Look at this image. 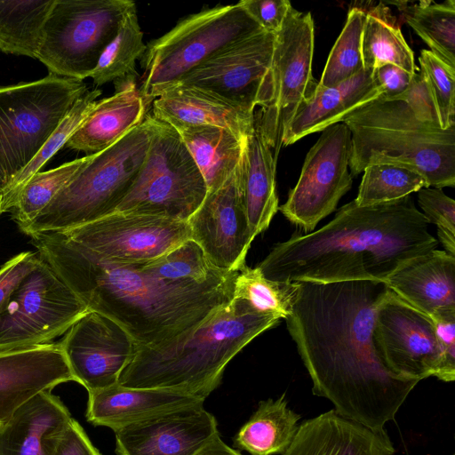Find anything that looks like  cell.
<instances>
[{
  "label": "cell",
  "instance_id": "ffe728a7",
  "mask_svg": "<svg viewBox=\"0 0 455 455\" xmlns=\"http://www.w3.org/2000/svg\"><path fill=\"white\" fill-rule=\"evenodd\" d=\"M68 381L74 377L59 343L0 352V425L36 395Z\"/></svg>",
  "mask_w": 455,
  "mask_h": 455
},
{
  "label": "cell",
  "instance_id": "9c48e42d",
  "mask_svg": "<svg viewBox=\"0 0 455 455\" xmlns=\"http://www.w3.org/2000/svg\"><path fill=\"white\" fill-rule=\"evenodd\" d=\"M135 3L131 0H54L36 55L49 74L83 81Z\"/></svg>",
  "mask_w": 455,
  "mask_h": 455
},
{
  "label": "cell",
  "instance_id": "5bb4252c",
  "mask_svg": "<svg viewBox=\"0 0 455 455\" xmlns=\"http://www.w3.org/2000/svg\"><path fill=\"white\" fill-rule=\"evenodd\" d=\"M275 40V35L262 31L237 41L173 85L197 88L254 113L257 106L265 108L271 100Z\"/></svg>",
  "mask_w": 455,
  "mask_h": 455
},
{
  "label": "cell",
  "instance_id": "e575fe53",
  "mask_svg": "<svg viewBox=\"0 0 455 455\" xmlns=\"http://www.w3.org/2000/svg\"><path fill=\"white\" fill-rule=\"evenodd\" d=\"M146 49L134 4L126 12L117 34L100 55L90 76L93 84L100 86L129 76H138L135 64Z\"/></svg>",
  "mask_w": 455,
  "mask_h": 455
},
{
  "label": "cell",
  "instance_id": "b9f144b4",
  "mask_svg": "<svg viewBox=\"0 0 455 455\" xmlns=\"http://www.w3.org/2000/svg\"><path fill=\"white\" fill-rule=\"evenodd\" d=\"M419 204L429 224H435L445 251L455 257V201L442 188H423L418 191Z\"/></svg>",
  "mask_w": 455,
  "mask_h": 455
},
{
  "label": "cell",
  "instance_id": "8d00e7d4",
  "mask_svg": "<svg viewBox=\"0 0 455 455\" xmlns=\"http://www.w3.org/2000/svg\"><path fill=\"white\" fill-rule=\"evenodd\" d=\"M363 175L354 201L358 206H371L396 201L427 188L426 180L408 168L390 164H371Z\"/></svg>",
  "mask_w": 455,
  "mask_h": 455
},
{
  "label": "cell",
  "instance_id": "83f0119b",
  "mask_svg": "<svg viewBox=\"0 0 455 455\" xmlns=\"http://www.w3.org/2000/svg\"><path fill=\"white\" fill-rule=\"evenodd\" d=\"M275 170L272 148L254 121L238 166L243 202L253 239L267 229L279 208Z\"/></svg>",
  "mask_w": 455,
  "mask_h": 455
},
{
  "label": "cell",
  "instance_id": "4fadbf2b",
  "mask_svg": "<svg viewBox=\"0 0 455 455\" xmlns=\"http://www.w3.org/2000/svg\"><path fill=\"white\" fill-rule=\"evenodd\" d=\"M351 133L343 123L329 126L306 156L299 178L278 210L306 234L332 213L353 183Z\"/></svg>",
  "mask_w": 455,
  "mask_h": 455
},
{
  "label": "cell",
  "instance_id": "d4e9b609",
  "mask_svg": "<svg viewBox=\"0 0 455 455\" xmlns=\"http://www.w3.org/2000/svg\"><path fill=\"white\" fill-rule=\"evenodd\" d=\"M386 283L429 317L455 312V257L445 251L435 249L411 259Z\"/></svg>",
  "mask_w": 455,
  "mask_h": 455
},
{
  "label": "cell",
  "instance_id": "681fc988",
  "mask_svg": "<svg viewBox=\"0 0 455 455\" xmlns=\"http://www.w3.org/2000/svg\"><path fill=\"white\" fill-rule=\"evenodd\" d=\"M8 177L4 172V169L0 165V190L4 191V189L8 184Z\"/></svg>",
  "mask_w": 455,
  "mask_h": 455
},
{
  "label": "cell",
  "instance_id": "ac0fdd59",
  "mask_svg": "<svg viewBox=\"0 0 455 455\" xmlns=\"http://www.w3.org/2000/svg\"><path fill=\"white\" fill-rule=\"evenodd\" d=\"M188 223L191 239L203 249L212 266L232 272L245 267L254 239L243 202L238 167L220 188L207 192Z\"/></svg>",
  "mask_w": 455,
  "mask_h": 455
},
{
  "label": "cell",
  "instance_id": "d6a6232c",
  "mask_svg": "<svg viewBox=\"0 0 455 455\" xmlns=\"http://www.w3.org/2000/svg\"><path fill=\"white\" fill-rule=\"evenodd\" d=\"M404 20L427 44L429 51L455 68V1H398Z\"/></svg>",
  "mask_w": 455,
  "mask_h": 455
},
{
  "label": "cell",
  "instance_id": "60d3db41",
  "mask_svg": "<svg viewBox=\"0 0 455 455\" xmlns=\"http://www.w3.org/2000/svg\"><path fill=\"white\" fill-rule=\"evenodd\" d=\"M419 61L442 129L455 126V68L426 49Z\"/></svg>",
  "mask_w": 455,
  "mask_h": 455
},
{
  "label": "cell",
  "instance_id": "f1b7e54d",
  "mask_svg": "<svg viewBox=\"0 0 455 455\" xmlns=\"http://www.w3.org/2000/svg\"><path fill=\"white\" fill-rule=\"evenodd\" d=\"M199 169L208 192L220 188L241 163L246 141L211 125L175 129Z\"/></svg>",
  "mask_w": 455,
  "mask_h": 455
},
{
  "label": "cell",
  "instance_id": "ba28073f",
  "mask_svg": "<svg viewBox=\"0 0 455 455\" xmlns=\"http://www.w3.org/2000/svg\"><path fill=\"white\" fill-rule=\"evenodd\" d=\"M87 90L83 81L52 74L0 86V165L9 180L32 160Z\"/></svg>",
  "mask_w": 455,
  "mask_h": 455
},
{
  "label": "cell",
  "instance_id": "836d02e7",
  "mask_svg": "<svg viewBox=\"0 0 455 455\" xmlns=\"http://www.w3.org/2000/svg\"><path fill=\"white\" fill-rule=\"evenodd\" d=\"M101 90H87L73 105L32 160L8 182L3 191L1 212H10L26 182L45 165L76 132L94 108Z\"/></svg>",
  "mask_w": 455,
  "mask_h": 455
},
{
  "label": "cell",
  "instance_id": "ab89813d",
  "mask_svg": "<svg viewBox=\"0 0 455 455\" xmlns=\"http://www.w3.org/2000/svg\"><path fill=\"white\" fill-rule=\"evenodd\" d=\"M135 263L141 270L170 281L203 283L225 272L212 266L203 249L192 239L156 259Z\"/></svg>",
  "mask_w": 455,
  "mask_h": 455
},
{
  "label": "cell",
  "instance_id": "484cf974",
  "mask_svg": "<svg viewBox=\"0 0 455 455\" xmlns=\"http://www.w3.org/2000/svg\"><path fill=\"white\" fill-rule=\"evenodd\" d=\"M204 398L157 388H132L118 383L88 393L87 420L114 431L166 411L203 405Z\"/></svg>",
  "mask_w": 455,
  "mask_h": 455
},
{
  "label": "cell",
  "instance_id": "7bdbcfd3",
  "mask_svg": "<svg viewBox=\"0 0 455 455\" xmlns=\"http://www.w3.org/2000/svg\"><path fill=\"white\" fill-rule=\"evenodd\" d=\"M435 324L441 360L436 379L444 382L455 380V312L430 317Z\"/></svg>",
  "mask_w": 455,
  "mask_h": 455
},
{
  "label": "cell",
  "instance_id": "d6986e66",
  "mask_svg": "<svg viewBox=\"0 0 455 455\" xmlns=\"http://www.w3.org/2000/svg\"><path fill=\"white\" fill-rule=\"evenodd\" d=\"M114 432L117 455H196L219 434L215 417L203 405L166 411Z\"/></svg>",
  "mask_w": 455,
  "mask_h": 455
},
{
  "label": "cell",
  "instance_id": "52a82bcc",
  "mask_svg": "<svg viewBox=\"0 0 455 455\" xmlns=\"http://www.w3.org/2000/svg\"><path fill=\"white\" fill-rule=\"evenodd\" d=\"M262 31L239 2L182 19L151 41L140 58L144 73L139 90L147 105L223 48Z\"/></svg>",
  "mask_w": 455,
  "mask_h": 455
},
{
  "label": "cell",
  "instance_id": "8fae6325",
  "mask_svg": "<svg viewBox=\"0 0 455 455\" xmlns=\"http://www.w3.org/2000/svg\"><path fill=\"white\" fill-rule=\"evenodd\" d=\"M87 312L83 301L40 258L0 312V352L49 344Z\"/></svg>",
  "mask_w": 455,
  "mask_h": 455
},
{
  "label": "cell",
  "instance_id": "74e56055",
  "mask_svg": "<svg viewBox=\"0 0 455 455\" xmlns=\"http://www.w3.org/2000/svg\"><path fill=\"white\" fill-rule=\"evenodd\" d=\"M298 287V282L269 280L258 267L245 266L235 278L233 298L244 299L259 313L286 319L291 313Z\"/></svg>",
  "mask_w": 455,
  "mask_h": 455
},
{
  "label": "cell",
  "instance_id": "ee69618b",
  "mask_svg": "<svg viewBox=\"0 0 455 455\" xmlns=\"http://www.w3.org/2000/svg\"><path fill=\"white\" fill-rule=\"evenodd\" d=\"M39 259L37 252L23 251L0 267V312L24 278L36 267Z\"/></svg>",
  "mask_w": 455,
  "mask_h": 455
},
{
  "label": "cell",
  "instance_id": "2e32d148",
  "mask_svg": "<svg viewBox=\"0 0 455 455\" xmlns=\"http://www.w3.org/2000/svg\"><path fill=\"white\" fill-rule=\"evenodd\" d=\"M374 340L393 373L419 381L436 376L441 351L433 320L392 290L376 312Z\"/></svg>",
  "mask_w": 455,
  "mask_h": 455
},
{
  "label": "cell",
  "instance_id": "30bf717a",
  "mask_svg": "<svg viewBox=\"0 0 455 455\" xmlns=\"http://www.w3.org/2000/svg\"><path fill=\"white\" fill-rule=\"evenodd\" d=\"M207 192L177 131L158 121L144 163L116 212L188 221Z\"/></svg>",
  "mask_w": 455,
  "mask_h": 455
},
{
  "label": "cell",
  "instance_id": "7c38bea8",
  "mask_svg": "<svg viewBox=\"0 0 455 455\" xmlns=\"http://www.w3.org/2000/svg\"><path fill=\"white\" fill-rule=\"evenodd\" d=\"M314 47L311 13L299 12L291 6L281 29L275 34L271 65V100L259 114H255V123L276 161L288 124L318 83L312 74Z\"/></svg>",
  "mask_w": 455,
  "mask_h": 455
},
{
  "label": "cell",
  "instance_id": "bcb514c9",
  "mask_svg": "<svg viewBox=\"0 0 455 455\" xmlns=\"http://www.w3.org/2000/svg\"><path fill=\"white\" fill-rule=\"evenodd\" d=\"M416 74L390 63L377 68L372 71V76L380 92L378 99L401 100L411 87Z\"/></svg>",
  "mask_w": 455,
  "mask_h": 455
},
{
  "label": "cell",
  "instance_id": "4dcf8cb0",
  "mask_svg": "<svg viewBox=\"0 0 455 455\" xmlns=\"http://www.w3.org/2000/svg\"><path fill=\"white\" fill-rule=\"evenodd\" d=\"M365 12L362 35L363 68L372 72L390 63L411 74L417 73L414 53L387 6L380 2Z\"/></svg>",
  "mask_w": 455,
  "mask_h": 455
},
{
  "label": "cell",
  "instance_id": "4316f807",
  "mask_svg": "<svg viewBox=\"0 0 455 455\" xmlns=\"http://www.w3.org/2000/svg\"><path fill=\"white\" fill-rule=\"evenodd\" d=\"M71 419L52 391L36 395L0 425V455H50L54 439Z\"/></svg>",
  "mask_w": 455,
  "mask_h": 455
},
{
  "label": "cell",
  "instance_id": "f35d334b",
  "mask_svg": "<svg viewBox=\"0 0 455 455\" xmlns=\"http://www.w3.org/2000/svg\"><path fill=\"white\" fill-rule=\"evenodd\" d=\"M366 10L352 7L345 26L328 56L318 84L331 87L351 78L363 69L362 35Z\"/></svg>",
  "mask_w": 455,
  "mask_h": 455
},
{
  "label": "cell",
  "instance_id": "44dd1931",
  "mask_svg": "<svg viewBox=\"0 0 455 455\" xmlns=\"http://www.w3.org/2000/svg\"><path fill=\"white\" fill-rule=\"evenodd\" d=\"M385 428L374 429L333 409L307 419L282 455H394Z\"/></svg>",
  "mask_w": 455,
  "mask_h": 455
},
{
  "label": "cell",
  "instance_id": "9a60e30c",
  "mask_svg": "<svg viewBox=\"0 0 455 455\" xmlns=\"http://www.w3.org/2000/svg\"><path fill=\"white\" fill-rule=\"evenodd\" d=\"M60 233L100 257L129 263L152 260L191 239L188 221L118 212Z\"/></svg>",
  "mask_w": 455,
  "mask_h": 455
},
{
  "label": "cell",
  "instance_id": "d590c367",
  "mask_svg": "<svg viewBox=\"0 0 455 455\" xmlns=\"http://www.w3.org/2000/svg\"><path fill=\"white\" fill-rule=\"evenodd\" d=\"M87 155L35 173L19 192L12 212L19 228L29 224L92 158Z\"/></svg>",
  "mask_w": 455,
  "mask_h": 455
},
{
  "label": "cell",
  "instance_id": "3957f363",
  "mask_svg": "<svg viewBox=\"0 0 455 455\" xmlns=\"http://www.w3.org/2000/svg\"><path fill=\"white\" fill-rule=\"evenodd\" d=\"M411 196L371 206L353 200L326 225L276 243L257 266L269 280L328 283H386L438 240Z\"/></svg>",
  "mask_w": 455,
  "mask_h": 455
},
{
  "label": "cell",
  "instance_id": "6da1fadb",
  "mask_svg": "<svg viewBox=\"0 0 455 455\" xmlns=\"http://www.w3.org/2000/svg\"><path fill=\"white\" fill-rule=\"evenodd\" d=\"M298 283L285 320L313 394L344 418L385 428L419 382L393 373L375 344L376 312L391 290L375 281Z\"/></svg>",
  "mask_w": 455,
  "mask_h": 455
},
{
  "label": "cell",
  "instance_id": "c3c4849f",
  "mask_svg": "<svg viewBox=\"0 0 455 455\" xmlns=\"http://www.w3.org/2000/svg\"><path fill=\"white\" fill-rule=\"evenodd\" d=\"M196 455H242L226 444L220 435H214Z\"/></svg>",
  "mask_w": 455,
  "mask_h": 455
},
{
  "label": "cell",
  "instance_id": "8992f818",
  "mask_svg": "<svg viewBox=\"0 0 455 455\" xmlns=\"http://www.w3.org/2000/svg\"><path fill=\"white\" fill-rule=\"evenodd\" d=\"M157 122L147 115L116 144L92 154L51 203L20 230L28 235L64 232L115 212L144 163Z\"/></svg>",
  "mask_w": 455,
  "mask_h": 455
},
{
  "label": "cell",
  "instance_id": "5b68a950",
  "mask_svg": "<svg viewBox=\"0 0 455 455\" xmlns=\"http://www.w3.org/2000/svg\"><path fill=\"white\" fill-rule=\"evenodd\" d=\"M352 177L371 164H390L421 175L428 187L455 186V126L418 115L404 100L376 99L349 114Z\"/></svg>",
  "mask_w": 455,
  "mask_h": 455
},
{
  "label": "cell",
  "instance_id": "7402d4cb",
  "mask_svg": "<svg viewBox=\"0 0 455 455\" xmlns=\"http://www.w3.org/2000/svg\"><path fill=\"white\" fill-rule=\"evenodd\" d=\"M152 108L154 118L174 129L217 126L246 141L254 128V113L190 86H171L153 100Z\"/></svg>",
  "mask_w": 455,
  "mask_h": 455
},
{
  "label": "cell",
  "instance_id": "f6af8a7d",
  "mask_svg": "<svg viewBox=\"0 0 455 455\" xmlns=\"http://www.w3.org/2000/svg\"><path fill=\"white\" fill-rule=\"evenodd\" d=\"M239 3L265 32L274 35L281 29L291 7L288 0H243Z\"/></svg>",
  "mask_w": 455,
  "mask_h": 455
},
{
  "label": "cell",
  "instance_id": "f546056e",
  "mask_svg": "<svg viewBox=\"0 0 455 455\" xmlns=\"http://www.w3.org/2000/svg\"><path fill=\"white\" fill-rule=\"evenodd\" d=\"M299 419L300 415L288 407L284 393L260 401L235 435L234 445L251 455H282L291 443Z\"/></svg>",
  "mask_w": 455,
  "mask_h": 455
},
{
  "label": "cell",
  "instance_id": "f907efd6",
  "mask_svg": "<svg viewBox=\"0 0 455 455\" xmlns=\"http://www.w3.org/2000/svg\"><path fill=\"white\" fill-rule=\"evenodd\" d=\"M2 199H3V196H0V213H2L1 212Z\"/></svg>",
  "mask_w": 455,
  "mask_h": 455
},
{
  "label": "cell",
  "instance_id": "f5cc1de1",
  "mask_svg": "<svg viewBox=\"0 0 455 455\" xmlns=\"http://www.w3.org/2000/svg\"><path fill=\"white\" fill-rule=\"evenodd\" d=\"M452 455H455V454H452Z\"/></svg>",
  "mask_w": 455,
  "mask_h": 455
},
{
  "label": "cell",
  "instance_id": "7dc6e473",
  "mask_svg": "<svg viewBox=\"0 0 455 455\" xmlns=\"http://www.w3.org/2000/svg\"><path fill=\"white\" fill-rule=\"evenodd\" d=\"M50 455H102L73 418L53 441Z\"/></svg>",
  "mask_w": 455,
  "mask_h": 455
},
{
  "label": "cell",
  "instance_id": "1f68e13d",
  "mask_svg": "<svg viewBox=\"0 0 455 455\" xmlns=\"http://www.w3.org/2000/svg\"><path fill=\"white\" fill-rule=\"evenodd\" d=\"M54 0H0V52L36 59Z\"/></svg>",
  "mask_w": 455,
  "mask_h": 455
},
{
  "label": "cell",
  "instance_id": "e0dca14e",
  "mask_svg": "<svg viewBox=\"0 0 455 455\" xmlns=\"http://www.w3.org/2000/svg\"><path fill=\"white\" fill-rule=\"evenodd\" d=\"M74 377L88 393L118 383L138 344L111 318L89 311L59 342Z\"/></svg>",
  "mask_w": 455,
  "mask_h": 455
},
{
  "label": "cell",
  "instance_id": "603a6c76",
  "mask_svg": "<svg viewBox=\"0 0 455 455\" xmlns=\"http://www.w3.org/2000/svg\"><path fill=\"white\" fill-rule=\"evenodd\" d=\"M135 77L114 82L115 94L97 100L92 111L67 142V148L86 156L100 153L144 121L148 105Z\"/></svg>",
  "mask_w": 455,
  "mask_h": 455
},
{
  "label": "cell",
  "instance_id": "7a4b0ae2",
  "mask_svg": "<svg viewBox=\"0 0 455 455\" xmlns=\"http://www.w3.org/2000/svg\"><path fill=\"white\" fill-rule=\"evenodd\" d=\"M39 257L89 311L121 325L138 346L156 347L186 335L233 299L239 272L203 283L170 281L136 263L105 259L60 232L29 235Z\"/></svg>",
  "mask_w": 455,
  "mask_h": 455
},
{
  "label": "cell",
  "instance_id": "277c9868",
  "mask_svg": "<svg viewBox=\"0 0 455 455\" xmlns=\"http://www.w3.org/2000/svg\"><path fill=\"white\" fill-rule=\"evenodd\" d=\"M280 320L233 298L191 332L156 347L138 346L118 384L169 389L205 399L220 385L231 359Z\"/></svg>",
  "mask_w": 455,
  "mask_h": 455
},
{
  "label": "cell",
  "instance_id": "816d5d0a",
  "mask_svg": "<svg viewBox=\"0 0 455 455\" xmlns=\"http://www.w3.org/2000/svg\"><path fill=\"white\" fill-rule=\"evenodd\" d=\"M0 196H3V191L2 190H0Z\"/></svg>",
  "mask_w": 455,
  "mask_h": 455
},
{
  "label": "cell",
  "instance_id": "cb8c5ba5",
  "mask_svg": "<svg viewBox=\"0 0 455 455\" xmlns=\"http://www.w3.org/2000/svg\"><path fill=\"white\" fill-rule=\"evenodd\" d=\"M380 96L372 72L362 69L351 78L331 87L318 84L299 107L283 137V147L314 132L343 122L353 111Z\"/></svg>",
  "mask_w": 455,
  "mask_h": 455
}]
</instances>
